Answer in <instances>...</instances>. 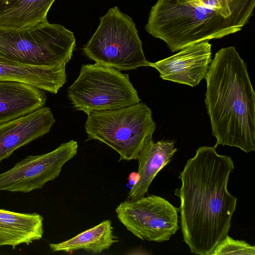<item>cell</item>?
Returning <instances> with one entry per match:
<instances>
[{"label":"cell","mask_w":255,"mask_h":255,"mask_svg":"<svg viewBox=\"0 0 255 255\" xmlns=\"http://www.w3.org/2000/svg\"><path fill=\"white\" fill-rule=\"evenodd\" d=\"M44 233L43 218L36 213H21L0 209V246L29 245Z\"/></svg>","instance_id":"obj_15"},{"label":"cell","mask_w":255,"mask_h":255,"mask_svg":"<svg viewBox=\"0 0 255 255\" xmlns=\"http://www.w3.org/2000/svg\"><path fill=\"white\" fill-rule=\"evenodd\" d=\"M87 115L85 128L88 139L106 144L119 154L120 160L137 159L156 129L152 112L143 103Z\"/></svg>","instance_id":"obj_4"},{"label":"cell","mask_w":255,"mask_h":255,"mask_svg":"<svg viewBox=\"0 0 255 255\" xmlns=\"http://www.w3.org/2000/svg\"><path fill=\"white\" fill-rule=\"evenodd\" d=\"M85 55L104 66L119 71L149 66L132 19L117 6L100 18L94 34L83 48Z\"/></svg>","instance_id":"obj_6"},{"label":"cell","mask_w":255,"mask_h":255,"mask_svg":"<svg viewBox=\"0 0 255 255\" xmlns=\"http://www.w3.org/2000/svg\"><path fill=\"white\" fill-rule=\"evenodd\" d=\"M255 255V247L244 241L237 240L227 235L214 249L211 255Z\"/></svg>","instance_id":"obj_18"},{"label":"cell","mask_w":255,"mask_h":255,"mask_svg":"<svg viewBox=\"0 0 255 255\" xmlns=\"http://www.w3.org/2000/svg\"><path fill=\"white\" fill-rule=\"evenodd\" d=\"M116 212L126 229L142 240L166 241L179 229L178 208L159 196L127 200L117 206Z\"/></svg>","instance_id":"obj_8"},{"label":"cell","mask_w":255,"mask_h":255,"mask_svg":"<svg viewBox=\"0 0 255 255\" xmlns=\"http://www.w3.org/2000/svg\"><path fill=\"white\" fill-rule=\"evenodd\" d=\"M255 0H242L229 8L218 0H158L145 29L164 41L172 52L240 31L252 15Z\"/></svg>","instance_id":"obj_3"},{"label":"cell","mask_w":255,"mask_h":255,"mask_svg":"<svg viewBox=\"0 0 255 255\" xmlns=\"http://www.w3.org/2000/svg\"><path fill=\"white\" fill-rule=\"evenodd\" d=\"M205 104L214 146L255 150V93L246 63L233 46L215 54L205 78Z\"/></svg>","instance_id":"obj_2"},{"label":"cell","mask_w":255,"mask_h":255,"mask_svg":"<svg viewBox=\"0 0 255 255\" xmlns=\"http://www.w3.org/2000/svg\"><path fill=\"white\" fill-rule=\"evenodd\" d=\"M189 0L201 1L200 0Z\"/></svg>","instance_id":"obj_20"},{"label":"cell","mask_w":255,"mask_h":255,"mask_svg":"<svg viewBox=\"0 0 255 255\" xmlns=\"http://www.w3.org/2000/svg\"><path fill=\"white\" fill-rule=\"evenodd\" d=\"M75 45L72 31L48 21L20 29L0 26V56L19 63L66 65Z\"/></svg>","instance_id":"obj_5"},{"label":"cell","mask_w":255,"mask_h":255,"mask_svg":"<svg viewBox=\"0 0 255 255\" xmlns=\"http://www.w3.org/2000/svg\"><path fill=\"white\" fill-rule=\"evenodd\" d=\"M218 1L223 7L229 8L232 5L234 0H218Z\"/></svg>","instance_id":"obj_19"},{"label":"cell","mask_w":255,"mask_h":255,"mask_svg":"<svg viewBox=\"0 0 255 255\" xmlns=\"http://www.w3.org/2000/svg\"><path fill=\"white\" fill-rule=\"evenodd\" d=\"M215 146H202L187 161L175 191L183 240L191 253L211 255L228 235L237 198L228 183L234 169L231 157L219 154Z\"/></svg>","instance_id":"obj_1"},{"label":"cell","mask_w":255,"mask_h":255,"mask_svg":"<svg viewBox=\"0 0 255 255\" xmlns=\"http://www.w3.org/2000/svg\"><path fill=\"white\" fill-rule=\"evenodd\" d=\"M177 150L173 141L161 140L155 143L152 138L148 140L139 154L137 177L127 200L144 196L155 177L171 160Z\"/></svg>","instance_id":"obj_14"},{"label":"cell","mask_w":255,"mask_h":255,"mask_svg":"<svg viewBox=\"0 0 255 255\" xmlns=\"http://www.w3.org/2000/svg\"><path fill=\"white\" fill-rule=\"evenodd\" d=\"M117 242L118 240L114 235L111 221L106 220L67 241L50 244L49 247L54 252L70 253L83 250L97 254L109 249Z\"/></svg>","instance_id":"obj_17"},{"label":"cell","mask_w":255,"mask_h":255,"mask_svg":"<svg viewBox=\"0 0 255 255\" xmlns=\"http://www.w3.org/2000/svg\"><path fill=\"white\" fill-rule=\"evenodd\" d=\"M65 68L24 64L0 56V80L26 83L55 94L67 81Z\"/></svg>","instance_id":"obj_12"},{"label":"cell","mask_w":255,"mask_h":255,"mask_svg":"<svg viewBox=\"0 0 255 255\" xmlns=\"http://www.w3.org/2000/svg\"><path fill=\"white\" fill-rule=\"evenodd\" d=\"M78 143L71 140L43 154L27 155L0 174V191L28 193L41 189L60 174L64 165L77 154Z\"/></svg>","instance_id":"obj_9"},{"label":"cell","mask_w":255,"mask_h":255,"mask_svg":"<svg viewBox=\"0 0 255 255\" xmlns=\"http://www.w3.org/2000/svg\"><path fill=\"white\" fill-rule=\"evenodd\" d=\"M211 54V45L204 41L189 45L169 57L150 62L149 66L157 70L162 79L195 87L205 78Z\"/></svg>","instance_id":"obj_10"},{"label":"cell","mask_w":255,"mask_h":255,"mask_svg":"<svg viewBox=\"0 0 255 255\" xmlns=\"http://www.w3.org/2000/svg\"><path fill=\"white\" fill-rule=\"evenodd\" d=\"M55 0H0V26L20 29L47 21Z\"/></svg>","instance_id":"obj_16"},{"label":"cell","mask_w":255,"mask_h":255,"mask_svg":"<svg viewBox=\"0 0 255 255\" xmlns=\"http://www.w3.org/2000/svg\"><path fill=\"white\" fill-rule=\"evenodd\" d=\"M55 122L50 109L43 107L24 116L0 124V162L17 149L49 132Z\"/></svg>","instance_id":"obj_11"},{"label":"cell","mask_w":255,"mask_h":255,"mask_svg":"<svg viewBox=\"0 0 255 255\" xmlns=\"http://www.w3.org/2000/svg\"><path fill=\"white\" fill-rule=\"evenodd\" d=\"M45 91L26 83L0 80V124L18 118L43 107Z\"/></svg>","instance_id":"obj_13"},{"label":"cell","mask_w":255,"mask_h":255,"mask_svg":"<svg viewBox=\"0 0 255 255\" xmlns=\"http://www.w3.org/2000/svg\"><path fill=\"white\" fill-rule=\"evenodd\" d=\"M68 96L76 110L87 115L123 108L140 101L128 74L96 63L82 66L78 77L68 88Z\"/></svg>","instance_id":"obj_7"}]
</instances>
